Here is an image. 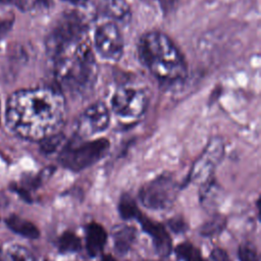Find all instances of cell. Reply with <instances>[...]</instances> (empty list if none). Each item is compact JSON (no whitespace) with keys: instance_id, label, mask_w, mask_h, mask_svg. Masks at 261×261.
<instances>
[{"instance_id":"6da1fadb","label":"cell","mask_w":261,"mask_h":261,"mask_svg":"<svg viewBox=\"0 0 261 261\" xmlns=\"http://www.w3.org/2000/svg\"><path fill=\"white\" fill-rule=\"evenodd\" d=\"M65 113V99L58 90H21L8 100L6 123L10 130L24 139L42 141L57 134Z\"/></svg>"},{"instance_id":"7a4b0ae2","label":"cell","mask_w":261,"mask_h":261,"mask_svg":"<svg viewBox=\"0 0 261 261\" xmlns=\"http://www.w3.org/2000/svg\"><path fill=\"white\" fill-rule=\"evenodd\" d=\"M54 61V75L61 89L84 95L94 86L97 63L88 33L73 37L47 51Z\"/></svg>"},{"instance_id":"3957f363","label":"cell","mask_w":261,"mask_h":261,"mask_svg":"<svg viewBox=\"0 0 261 261\" xmlns=\"http://www.w3.org/2000/svg\"><path fill=\"white\" fill-rule=\"evenodd\" d=\"M137 49L142 64L160 84L172 86L187 77L186 60L165 34L158 31L145 33L140 38Z\"/></svg>"},{"instance_id":"277c9868","label":"cell","mask_w":261,"mask_h":261,"mask_svg":"<svg viewBox=\"0 0 261 261\" xmlns=\"http://www.w3.org/2000/svg\"><path fill=\"white\" fill-rule=\"evenodd\" d=\"M109 148V143L105 139L85 142L80 145L68 144L61 151L60 163L72 170L80 171L100 160Z\"/></svg>"},{"instance_id":"5b68a950","label":"cell","mask_w":261,"mask_h":261,"mask_svg":"<svg viewBox=\"0 0 261 261\" xmlns=\"http://www.w3.org/2000/svg\"><path fill=\"white\" fill-rule=\"evenodd\" d=\"M178 189L170 175L161 174L142 187L139 198L141 203L149 209H166L173 204Z\"/></svg>"},{"instance_id":"8992f818","label":"cell","mask_w":261,"mask_h":261,"mask_svg":"<svg viewBox=\"0 0 261 261\" xmlns=\"http://www.w3.org/2000/svg\"><path fill=\"white\" fill-rule=\"evenodd\" d=\"M147 105L145 91L135 86L118 88L111 98L112 111L122 118H139L146 111Z\"/></svg>"},{"instance_id":"52a82bcc","label":"cell","mask_w":261,"mask_h":261,"mask_svg":"<svg viewBox=\"0 0 261 261\" xmlns=\"http://www.w3.org/2000/svg\"><path fill=\"white\" fill-rule=\"evenodd\" d=\"M94 48L104 59L117 61L123 53V38L113 21L103 22L97 27L94 33Z\"/></svg>"},{"instance_id":"ba28073f","label":"cell","mask_w":261,"mask_h":261,"mask_svg":"<svg viewBox=\"0 0 261 261\" xmlns=\"http://www.w3.org/2000/svg\"><path fill=\"white\" fill-rule=\"evenodd\" d=\"M110 111L103 102L90 105L79 117L76 130L83 138L105 132L110 124Z\"/></svg>"},{"instance_id":"9c48e42d","label":"cell","mask_w":261,"mask_h":261,"mask_svg":"<svg viewBox=\"0 0 261 261\" xmlns=\"http://www.w3.org/2000/svg\"><path fill=\"white\" fill-rule=\"evenodd\" d=\"M223 155V144L222 141L218 138L213 139L206 147L202 155L195 162L189 179L186 180L185 185L191 180L202 181L203 184L211 179L212 172L216 165L221 160Z\"/></svg>"},{"instance_id":"30bf717a","label":"cell","mask_w":261,"mask_h":261,"mask_svg":"<svg viewBox=\"0 0 261 261\" xmlns=\"http://www.w3.org/2000/svg\"><path fill=\"white\" fill-rule=\"evenodd\" d=\"M138 221L141 223L144 231H146L151 237L156 252L162 257L168 256L171 252L172 242L164 226L159 222L152 221L150 218L144 216L143 214L139 217Z\"/></svg>"},{"instance_id":"8fae6325","label":"cell","mask_w":261,"mask_h":261,"mask_svg":"<svg viewBox=\"0 0 261 261\" xmlns=\"http://www.w3.org/2000/svg\"><path fill=\"white\" fill-rule=\"evenodd\" d=\"M107 233L103 226L97 222H90L86 226V248L89 256H97L104 248Z\"/></svg>"},{"instance_id":"7c38bea8","label":"cell","mask_w":261,"mask_h":261,"mask_svg":"<svg viewBox=\"0 0 261 261\" xmlns=\"http://www.w3.org/2000/svg\"><path fill=\"white\" fill-rule=\"evenodd\" d=\"M137 230L134 226L126 224H117L112 228V238L116 251L125 254L136 241Z\"/></svg>"},{"instance_id":"4fadbf2b","label":"cell","mask_w":261,"mask_h":261,"mask_svg":"<svg viewBox=\"0 0 261 261\" xmlns=\"http://www.w3.org/2000/svg\"><path fill=\"white\" fill-rule=\"evenodd\" d=\"M101 12L106 17L120 22L127 21L130 17V9L125 0H104Z\"/></svg>"},{"instance_id":"5bb4252c","label":"cell","mask_w":261,"mask_h":261,"mask_svg":"<svg viewBox=\"0 0 261 261\" xmlns=\"http://www.w3.org/2000/svg\"><path fill=\"white\" fill-rule=\"evenodd\" d=\"M6 224L14 232L29 239H37L40 231L37 226L29 220H25L17 215H11L6 219Z\"/></svg>"},{"instance_id":"9a60e30c","label":"cell","mask_w":261,"mask_h":261,"mask_svg":"<svg viewBox=\"0 0 261 261\" xmlns=\"http://www.w3.org/2000/svg\"><path fill=\"white\" fill-rule=\"evenodd\" d=\"M118 212L121 218L125 220L139 219V217L142 215L135 200L127 194L121 195L118 203Z\"/></svg>"},{"instance_id":"2e32d148","label":"cell","mask_w":261,"mask_h":261,"mask_svg":"<svg viewBox=\"0 0 261 261\" xmlns=\"http://www.w3.org/2000/svg\"><path fill=\"white\" fill-rule=\"evenodd\" d=\"M226 225V219L222 215H214L200 227V234L204 238H210L219 234Z\"/></svg>"},{"instance_id":"e0dca14e","label":"cell","mask_w":261,"mask_h":261,"mask_svg":"<svg viewBox=\"0 0 261 261\" xmlns=\"http://www.w3.org/2000/svg\"><path fill=\"white\" fill-rule=\"evenodd\" d=\"M81 248L82 244L80 238L71 231L63 232L58 240V250L61 253L77 252Z\"/></svg>"},{"instance_id":"ac0fdd59","label":"cell","mask_w":261,"mask_h":261,"mask_svg":"<svg viewBox=\"0 0 261 261\" xmlns=\"http://www.w3.org/2000/svg\"><path fill=\"white\" fill-rule=\"evenodd\" d=\"M175 254L184 261H205L199 249L189 242L178 244L175 248Z\"/></svg>"},{"instance_id":"d6986e66","label":"cell","mask_w":261,"mask_h":261,"mask_svg":"<svg viewBox=\"0 0 261 261\" xmlns=\"http://www.w3.org/2000/svg\"><path fill=\"white\" fill-rule=\"evenodd\" d=\"M8 257L9 261H35L31 252L20 246H12L8 250Z\"/></svg>"},{"instance_id":"ffe728a7","label":"cell","mask_w":261,"mask_h":261,"mask_svg":"<svg viewBox=\"0 0 261 261\" xmlns=\"http://www.w3.org/2000/svg\"><path fill=\"white\" fill-rule=\"evenodd\" d=\"M240 261H259L257 252L251 244H243L239 248Z\"/></svg>"},{"instance_id":"44dd1931","label":"cell","mask_w":261,"mask_h":261,"mask_svg":"<svg viewBox=\"0 0 261 261\" xmlns=\"http://www.w3.org/2000/svg\"><path fill=\"white\" fill-rule=\"evenodd\" d=\"M61 140H62L61 136H59L57 134L42 140L41 141L42 152H44L46 154H50V153L54 152L57 149V147L59 146V144L61 143Z\"/></svg>"},{"instance_id":"7402d4cb","label":"cell","mask_w":261,"mask_h":261,"mask_svg":"<svg viewBox=\"0 0 261 261\" xmlns=\"http://www.w3.org/2000/svg\"><path fill=\"white\" fill-rule=\"evenodd\" d=\"M3 2H9L16 5L22 10H29L36 6H46L49 4L50 0H2Z\"/></svg>"},{"instance_id":"603a6c76","label":"cell","mask_w":261,"mask_h":261,"mask_svg":"<svg viewBox=\"0 0 261 261\" xmlns=\"http://www.w3.org/2000/svg\"><path fill=\"white\" fill-rule=\"evenodd\" d=\"M169 228L175 233H182L188 229V223L181 216H175L167 221Z\"/></svg>"},{"instance_id":"cb8c5ba5","label":"cell","mask_w":261,"mask_h":261,"mask_svg":"<svg viewBox=\"0 0 261 261\" xmlns=\"http://www.w3.org/2000/svg\"><path fill=\"white\" fill-rule=\"evenodd\" d=\"M210 261H230V259L223 249L214 248L210 254Z\"/></svg>"},{"instance_id":"d4e9b609","label":"cell","mask_w":261,"mask_h":261,"mask_svg":"<svg viewBox=\"0 0 261 261\" xmlns=\"http://www.w3.org/2000/svg\"><path fill=\"white\" fill-rule=\"evenodd\" d=\"M13 190L18 194L20 195L21 198H23L25 201L28 202H31V197H30V194L27 190H24V188H19V187H16V186H13Z\"/></svg>"},{"instance_id":"484cf974","label":"cell","mask_w":261,"mask_h":261,"mask_svg":"<svg viewBox=\"0 0 261 261\" xmlns=\"http://www.w3.org/2000/svg\"><path fill=\"white\" fill-rule=\"evenodd\" d=\"M61 1H64V2H67V3L73 4V5H83V4H85L88 0H61Z\"/></svg>"},{"instance_id":"4316f807","label":"cell","mask_w":261,"mask_h":261,"mask_svg":"<svg viewBox=\"0 0 261 261\" xmlns=\"http://www.w3.org/2000/svg\"><path fill=\"white\" fill-rule=\"evenodd\" d=\"M100 261H116L111 255H103V257L101 258V260Z\"/></svg>"},{"instance_id":"83f0119b","label":"cell","mask_w":261,"mask_h":261,"mask_svg":"<svg viewBox=\"0 0 261 261\" xmlns=\"http://www.w3.org/2000/svg\"><path fill=\"white\" fill-rule=\"evenodd\" d=\"M0 261H2V259H1V251H0Z\"/></svg>"}]
</instances>
